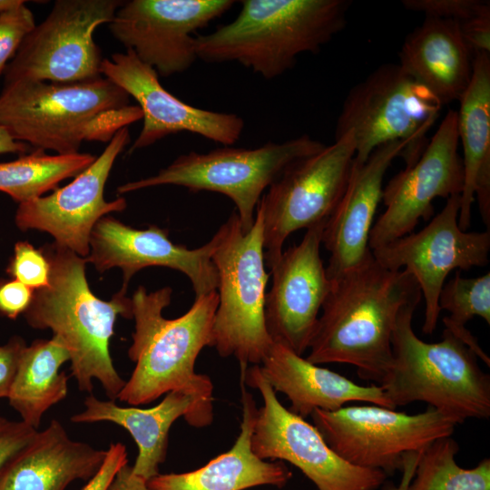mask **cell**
Segmentation results:
<instances>
[{"label":"cell","instance_id":"1","mask_svg":"<svg viewBox=\"0 0 490 490\" xmlns=\"http://www.w3.org/2000/svg\"><path fill=\"white\" fill-rule=\"evenodd\" d=\"M331 282L306 359L352 365L360 378L380 384L391 364L398 313L421 299L419 286L406 270L380 265L372 252Z\"/></svg>","mask_w":490,"mask_h":490},{"label":"cell","instance_id":"2","mask_svg":"<svg viewBox=\"0 0 490 490\" xmlns=\"http://www.w3.org/2000/svg\"><path fill=\"white\" fill-rule=\"evenodd\" d=\"M42 250L50 263L49 285L34 290L24 317L31 328L51 329L63 342L80 391L92 394L97 380L115 401L125 380L113 365L110 339L118 316L132 318V299L124 289L110 300L99 299L88 285L84 258L54 242Z\"/></svg>","mask_w":490,"mask_h":490},{"label":"cell","instance_id":"3","mask_svg":"<svg viewBox=\"0 0 490 490\" xmlns=\"http://www.w3.org/2000/svg\"><path fill=\"white\" fill-rule=\"evenodd\" d=\"M142 119L140 107L103 75L69 83L16 79L0 93V125L15 140L56 154L77 153L83 142H109Z\"/></svg>","mask_w":490,"mask_h":490},{"label":"cell","instance_id":"4","mask_svg":"<svg viewBox=\"0 0 490 490\" xmlns=\"http://www.w3.org/2000/svg\"><path fill=\"white\" fill-rule=\"evenodd\" d=\"M172 294L170 287L148 292L142 286L132 294L135 326L128 357L135 368L117 398L139 406L173 390H186L212 407V383L208 376L196 373L194 367L202 348L211 347L218 292L195 299L185 314L168 319L162 311Z\"/></svg>","mask_w":490,"mask_h":490},{"label":"cell","instance_id":"5","mask_svg":"<svg viewBox=\"0 0 490 490\" xmlns=\"http://www.w3.org/2000/svg\"><path fill=\"white\" fill-rule=\"evenodd\" d=\"M346 0H244L237 17L194 36L198 59L236 62L267 80L292 68L298 55L317 53L340 32Z\"/></svg>","mask_w":490,"mask_h":490},{"label":"cell","instance_id":"6","mask_svg":"<svg viewBox=\"0 0 490 490\" xmlns=\"http://www.w3.org/2000/svg\"><path fill=\"white\" fill-rule=\"evenodd\" d=\"M420 299L399 311L391 338L392 359L379 386L394 409L424 402L456 425L490 416V376L476 354L448 329L426 343L412 320Z\"/></svg>","mask_w":490,"mask_h":490},{"label":"cell","instance_id":"7","mask_svg":"<svg viewBox=\"0 0 490 490\" xmlns=\"http://www.w3.org/2000/svg\"><path fill=\"white\" fill-rule=\"evenodd\" d=\"M263 212L258 203L251 229L243 231L236 211L211 238L219 303L212 342L219 355L234 357L240 368L260 365L272 345L265 325L269 274L263 250Z\"/></svg>","mask_w":490,"mask_h":490},{"label":"cell","instance_id":"8","mask_svg":"<svg viewBox=\"0 0 490 490\" xmlns=\"http://www.w3.org/2000/svg\"><path fill=\"white\" fill-rule=\"evenodd\" d=\"M307 134L283 142H269L257 148L223 146L207 153L190 152L180 155L156 175L120 185L117 193L175 185L198 192L226 195L235 204L243 231L255 220L256 208L264 191L297 160L324 148Z\"/></svg>","mask_w":490,"mask_h":490},{"label":"cell","instance_id":"9","mask_svg":"<svg viewBox=\"0 0 490 490\" xmlns=\"http://www.w3.org/2000/svg\"><path fill=\"white\" fill-rule=\"evenodd\" d=\"M443 105L399 64L380 65L348 92L337 121L335 140L351 132L356 154L365 162L374 150L386 143H408L401 155L406 167L413 165L426 144V133Z\"/></svg>","mask_w":490,"mask_h":490},{"label":"cell","instance_id":"10","mask_svg":"<svg viewBox=\"0 0 490 490\" xmlns=\"http://www.w3.org/2000/svg\"><path fill=\"white\" fill-rule=\"evenodd\" d=\"M310 416L342 459L387 475L401 472L407 453L422 452L436 440L451 436L456 426L431 407L409 415L373 404L345 406L334 411L316 409Z\"/></svg>","mask_w":490,"mask_h":490},{"label":"cell","instance_id":"11","mask_svg":"<svg viewBox=\"0 0 490 490\" xmlns=\"http://www.w3.org/2000/svg\"><path fill=\"white\" fill-rule=\"evenodd\" d=\"M355 154V141L348 132L333 144L292 162L267 189L259 205L264 260L270 270L292 232L328 221L346 190Z\"/></svg>","mask_w":490,"mask_h":490},{"label":"cell","instance_id":"12","mask_svg":"<svg viewBox=\"0 0 490 490\" xmlns=\"http://www.w3.org/2000/svg\"><path fill=\"white\" fill-rule=\"evenodd\" d=\"M123 2L57 0L28 34L6 65L5 82L29 79L69 83L102 76L103 58L93 34L109 24Z\"/></svg>","mask_w":490,"mask_h":490},{"label":"cell","instance_id":"13","mask_svg":"<svg viewBox=\"0 0 490 490\" xmlns=\"http://www.w3.org/2000/svg\"><path fill=\"white\" fill-rule=\"evenodd\" d=\"M241 369L244 385L258 389L263 400L250 446L260 459L287 461L298 467L318 490H378L387 475L353 466L338 456L314 425L287 409L263 376L260 365Z\"/></svg>","mask_w":490,"mask_h":490},{"label":"cell","instance_id":"14","mask_svg":"<svg viewBox=\"0 0 490 490\" xmlns=\"http://www.w3.org/2000/svg\"><path fill=\"white\" fill-rule=\"evenodd\" d=\"M459 209L460 194H454L423 230L371 250L380 265L393 270L404 268L417 282L426 303L422 331L426 335L437 326L438 298L447 275L455 269L488 263L490 230H461Z\"/></svg>","mask_w":490,"mask_h":490},{"label":"cell","instance_id":"15","mask_svg":"<svg viewBox=\"0 0 490 490\" xmlns=\"http://www.w3.org/2000/svg\"><path fill=\"white\" fill-rule=\"evenodd\" d=\"M231 0H131L108 24L113 37L159 76L188 70L198 59L194 35L221 16Z\"/></svg>","mask_w":490,"mask_h":490},{"label":"cell","instance_id":"16","mask_svg":"<svg viewBox=\"0 0 490 490\" xmlns=\"http://www.w3.org/2000/svg\"><path fill=\"white\" fill-rule=\"evenodd\" d=\"M458 142L457 113L449 110L419 159L383 188L386 211L370 230L371 250L411 233L420 219H429L436 198L461 194L464 170Z\"/></svg>","mask_w":490,"mask_h":490},{"label":"cell","instance_id":"17","mask_svg":"<svg viewBox=\"0 0 490 490\" xmlns=\"http://www.w3.org/2000/svg\"><path fill=\"white\" fill-rule=\"evenodd\" d=\"M130 140L129 126L120 129L95 161L69 184L19 203L15 216L19 230L47 232L57 245L86 258L95 224L127 206L123 197L107 201L103 194L113 163Z\"/></svg>","mask_w":490,"mask_h":490},{"label":"cell","instance_id":"18","mask_svg":"<svg viewBox=\"0 0 490 490\" xmlns=\"http://www.w3.org/2000/svg\"><path fill=\"white\" fill-rule=\"evenodd\" d=\"M100 71L132 97L142 111V128L129 149L130 154L181 132L225 146H231L241 136L244 120L240 116L204 110L182 102L163 88L156 71L130 49L103 59Z\"/></svg>","mask_w":490,"mask_h":490},{"label":"cell","instance_id":"19","mask_svg":"<svg viewBox=\"0 0 490 490\" xmlns=\"http://www.w3.org/2000/svg\"><path fill=\"white\" fill-rule=\"evenodd\" d=\"M326 223L308 229L301 241L283 251L270 269L272 284L265 299L267 331L273 342L300 356L309 348L332 286L320 257Z\"/></svg>","mask_w":490,"mask_h":490},{"label":"cell","instance_id":"20","mask_svg":"<svg viewBox=\"0 0 490 490\" xmlns=\"http://www.w3.org/2000/svg\"><path fill=\"white\" fill-rule=\"evenodd\" d=\"M86 263L103 273L113 268L122 271V289L127 290L132 277L147 267H166L181 271L190 279L195 299L217 290L218 274L211 260L212 239L197 249L173 243L169 231L155 225L135 229L112 216L103 217L90 236Z\"/></svg>","mask_w":490,"mask_h":490},{"label":"cell","instance_id":"21","mask_svg":"<svg viewBox=\"0 0 490 490\" xmlns=\"http://www.w3.org/2000/svg\"><path fill=\"white\" fill-rule=\"evenodd\" d=\"M407 146V142H392L374 150L363 163L353 160L346 190L322 234V243L330 253L326 267L330 281L358 266L371 254L369 234L382 200L385 174L393 160L401 156Z\"/></svg>","mask_w":490,"mask_h":490},{"label":"cell","instance_id":"22","mask_svg":"<svg viewBox=\"0 0 490 490\" xmlns=\"http://www.w3.org/2000/svg\"><path fill=\"white\" fill-rule=\"evenodd\" d=\"M84 409L71 416L74 423L110 422L126 429L138 446L132 472L149 481L166 459L169 431L181 416L194 427L212 420V407L186 390L168 392L155 407H121L114 400H101L93 394L83 401Z\"/></svg>","mask_w":490,"mask_h":490},{"label":"cell","instance_id":"23","mask_svg":"<svg viewBox=\"0 0 490 490\" xmlns=\"http://www.w3.org/2000/svg\"><path fill=\"white\" fill-rule=\"evenodd\" d=\"M260 368L274 391L289 398V410L303 418L316 409L334 411L350 402L394 409L381 386L358 385L279 343H272Z\"/></svg>","mask_w":490,"mask_h":490},{"label":"cell","instance_id":"24","mask_svg":"<svg viewBox=\"0 0 490 490\" xmlns=\"http://www.w3.org/2000/svg\"><path fill=\"white\" fill-rule=\"evenodd\" d=\"M105 456L106 449L72 439L53 419L2 468L0 490H65L74 481H89Z\"/></svg>","mask_w":490,"mask_h":490},{"label":"cell","instance_id":"25","mask_svg":"<svg viewBox=\"0 0 490 490\" xmlns=\"http://www.w3.org/2000/svg\"><path fill=\"white\" fill-rule=\"evenodd\" d=\"M240 386L242 420L232 447L196 470L158 474L148 481L151 490H244L259 485L281 488L288 484L292 473L284 463L260 459L251 450L259 408L241 381Z\"/></svg>","mask_w":490,"mask_h":490},{"label":"cell","instance_id":"26","mask_svg":"<svg viewBox=\"0 0 490 490\" xmlns=\"http://www.w3.org/2000/svg\"><path fill=\"white\" fill-rule=\"evenodd\" d=\"M458 140L463 147L464 184L458 226L467 230L475 196L487 230L490 229V54L473 55L470 83L459 99Z\"/></svg>","mask_w":490,"mask_h":490},{"label":"cell","instance_id":"27","mask_svg":"<svg viewBox=\"0 0 490 490\" xmlns=\"http://www.w3.org/2000/svg\"><path fill=\"white\" fill-rule=\"evenodd\" d=\"M472 59L457 21L426 16L406 37L398 64L444 106L459 101L466 90Z\"/></svg>","mask_w":490,"mask_h":490},{"label":"cell","instance_id":"28","mask_svg":"<svg viewBox=\"0 0 490 490\" xmlns=\"http://www.w3.org/2000/svg\"><path fill=\"white\" fill-rule=\"evenodd\" d=\"M68 361L69 353L56 336L26 345L7 397L21 421L38 430L44 413L66 397L69 377L60 368Z\"/></svg>","mask_w":490,"mask_h":490},{"label":"cell","instance_id":"29","mask_svg":"<svg viewBox=\"0 0 490 490\" xmlns=\"http://www.w3.org/2000/svg\"><path fill=\"white\" fill-rule=\"evenodd\" d=\"M97 156L77 152L49 155L42 150L0 162V191L19 203L54 191L65 179L75 177L90 166Z\"/></svg>","mask_w":490,"mask_h":490},{"label":"cell","instance_id":"30","mask_svg":"<svg viewBox=\"0 0 490 490\" xmlns=\"http://www.w3.org/2000/svg\"><path fill=\"white\" fill-rule=\"evenodd\" d=\"M458 451L451 436L433 442L420 453L407 490H490V459L463 468L456 461Z\"/></svg>","mask_w":490,"mask_h":490},{"label":"cell","instance_id":"31","mask_svg":"<svg viewBox=\"0 0 490 490\" xmlns=\"http://www.w3.org/2000/svg\"><path fill=\"white\" fill-rule=\"evenodd\" d=\"M440 310L449 315L443 318L445 328L468 346L475 353L482 348L477 339L466 328L474 317H481L490 325V273L476 278H463L459 271L446 282L438 298Z\"/></svg>","mask_w":490,"mask_h":490},{"label":"cell","instance_id":"32","mask_svg":"<svg viewBox=\"0 0 490 490\" xmlns=\"http://www.w3.org/2000/svg\"><path fill=\"white\" fill-rule=\"evenodd\" d=\"M50 270V263L42 250L26 240L15 243L6 268L11 279L37 290L49 285Z\"/></svg>","mask_w":490,"mask_h":490},{"label":"cell","instance_id":"33","mask_svg":"<svg viewBox=\"0 0 490 490\" xmlns=\"http://www.w3.org/2000/svg\"><path fill=\"white\" fill-rule=\"evenodd\" d=\"M35 25L34 14L24 0L0 12V74Z\"/></svg>","mask_w":490,"mask_h":490},{"label":"cell","instance_id":"34","mask_svg":"<svg viewBox=\"0 0 490 490\" xmlns=\"http://www.w3.org/2000/svg\"><path fill=\"white\" fill-rule=\"evenodd\" d=\"M406 9L426 16L453 19L458 23L490 8L489 2L478 0H404Z\"/></svg>","mask_w":490,"mask_h":490},{"label":"cell","instance_id":"35","mask_svg":"<svg viewBox=\"0 0 490 490\" xmlns=\"http://www.w3.org/2000/svg\"><path fill=\"white\" fill-rule=\"evenodd\" d=\"M37 432L21 420L0 416V472L14 456L34 438Z\"/></svg>","mask_w":490,"mask_h":490},{"label":"cell","instance_id":"36","mask_svg":"<svg viewBox=\"0 0 490 490\" xmlns=\"http://www.w3.org/2000/svg\"><path fill=\"white\" fill-rule=\"evenodd\" d=\"M34 292L16 279H0V315L9 319L24 315L33 300Z\"/></svg>","mask_w":490,"mask_h":490},{"label":"cell","instance_id":"37","mask_svg":"<svg viewBox=\"0 0 490 490\" xmlns=\"http://www.w3.org/2000/svg\"><path fill=\"white\" fill-rule=\"evenodd\" d=\"M458 24L472 56L478 53L490 54V8Z\"/></svg>","mask_w":490,"mask_h":490},{"label":"cell","instance_id":"38","mask_svg":"<svg viewBox=\"0 0 490 490\" xmlns=\"http://www.w3.org/2000/svg\"><path fill=\"white\" fill-rule=\"evenodd\" d=\"M26 343L19 336L12 337L0 346V398H7L10 393L21 354Z\"/></svg>","mask_w":490,"mask_h":490},{"label":"cell","instance_id":"39","mask_svg":"<svg viewBox=\"0 0 490 490\" xmlns=\"http://www.w3.org/2000/svg\"><path fill=\"white\" fill-rule=\"evenodd\" d=\"M128 464L127 450L121 442L111 443L104 461L96 474L81 490H105L118 470Z\"/></svg>","mask_w":490,"mask_h":490},{"label":"cell","instance_id":"40","mask_svg":"<svg viewBox=\"0 0 490 490\" xmlns=\"http://www.w3.org/2000/svg\"><path fill=\"white\" fill-rule=\"evenodd\" d=\"M105 490H151L148 481L135 475L128 464L122 466Z\"/></svg>","mask_w":490,"mask_h":490},{"label":"cell","instance_id":"41","mask_svg":"<svg viewBox=\"0 0 490 490\" xmlns=\"http://www.w3.org/2000/svg\"><path fill=\"white\" fill-rule=\"evenodd\" d=\"M420 453L421 452L407 453L404 458L403 467L401 470L402 475L399 484L395 485L391 482L386 481L381 486L382 490H407L415 474Z\"/></svg>","mask_w":490,"mask_h":490},{"label":"cell","instance_id":"42","mask_svg":"<svg viewBox=\"0 0 490 490\" xmlns=\"http://www.w3.org/2000/svg\"><path fill=\"white\" fill-rule=\"evenodd\" d=\"M31 147L22 142L15 140L8 131L0 125V154L19 153L23 154L29 151Z\"/></svg>","mask_w":490,"mask_h":490},{"label":"cell","instance_id":"43","mask_svg":"<svg viewBox=\"0 0 490 490\" xmlns=\"http://www.w3.org/2000/svg\"><path fill=\"white\" fill-rule=\"evenodd\" d=\"M21 1L22 0H0V12L18 5Z\"/></svg>","mask_w":490,"mask_h":490}]
</instances>
